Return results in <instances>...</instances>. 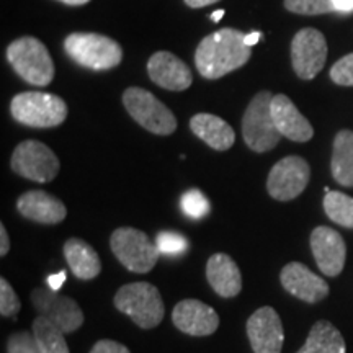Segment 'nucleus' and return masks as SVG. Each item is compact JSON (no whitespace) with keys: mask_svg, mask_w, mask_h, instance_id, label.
Returning <instances> with one entry per match:
<instances>
[{"mask_svg":"<svg viewBox=\"0 0 353 353\" xmlns=\"http://www.w3.org/2000/svg\"><path fill=\"white\" fill-rule=\"evenodd\" d=\"M252 48L245 44V33L223 28L203 38L195 52L198 72L205 79H221L250 59Z\"/></svg>","mask_w":353,"mask_h":353,"instance_id":"1","label":"nucleus"},{"mask_svg":"<svg viewBox=\"0 0 353 353\" xmlns=\"http://www.w3.org/2000/svg\"><path fill=\"white\" fill-rule=\"evenodd\" d=\"M114 307L126 314L141 329H154L165 316V306L156 286L136 281L121 286L114 294Z\"/></svg>","mask_w":353,"mask_h":353,"instance_id":"2","label":"nucleus"},{"mask_svg":"<svg viewBox=\"0 0 353 353\" xmlns=\"http://www.w3.org/2000/svg\"><path fill=\"white\" fill-rule=\"evenodd\" d=\"M7 59L25 82L37 87L50 85L54 77V63L50 51L38 38L23 37L8 44Z\"/></svg>","mask_w":353,"mask_h":353,"instance_id":"3","label":"nucleus"},{"mask_svg":"<svg viewBox=\"0 0 353 353\" xmlns=\"http://www.w3.org/2000/svg\"><path fill=\"white\" fill-rule=\"evenodd\" d=\"M64 50L79 65L94 70L117 68L123 50L114 39L99 33H72L64 39Z\"/></svg>","mask_w":353,"mask_h":353,"instance_id":"4","label":"nucleus"},{"mask_svg":"<svg viewBox=\"0 0 353 353\" xmlns=\"http://www.w3.org/2000/svg\"><path fill=\"white\" fill-rule=\"evenodd\" d=\"M12 117L30 128H54L68 118V105L57 95L44 92H23L13 97Z\"/></svg>","mask_w":353,"mask_h":353,"instance_id":"5","label":"nucleus"},{"mask_svg":"<svg viewBox=\"0 0 353 353\" xmlns=\"http://www.w3.org/2000/svg\"><path fill=\"white\" fill-rule=\"evenodd\" d=\"M273 95L268 90L259 92L250 100L242 118V136L255 152H268L280 143L281 132L272 117Z\"/></svg>","mask_w":353,"mask_h":353,"instance_id":"6","label":"nucleus"},{"mask_svg":"<svg viewBox=\"0 0 353 353\" xmlns=\"http://www.w3.org/2000/svg\"><path fill=\"white\" fill-rule=\"evenodd\" d=\"M110 247L123 267L134 273H148L156 267L161 252L148 234L134 228H118L110 237Z\"/></svg>","mask_w":353,"mask_h":353,"instance_id":"7","label":"nucleus"},{"mask_svg":"<svg viewBox=\"0 0 353 353\" xmlns=\"http://www.w3.org/2000/svg\"><path fill=\"white\" fill-rule=\"evenodd\" d=\"M123 103L132 120L144 130L159 136H169L176 130V118L169 108L157 100L149 90L130 87L123 95Z\"/></svg>","mask_w":353,"mask_h":353,"instance_id":"8","label":"nucleus"},{"mask_svg":"<svg viewBox=\"0 0 353 353\" xmlns=\"http://www.w3.org/2000/svg\"><path fill=\"white\" fill-rule=\"evenodd\" d=\"M12 170L23 179L38 183H46L59 174L61 162L46 144L28 139L20 143L12 154Z\"/></svg>","mask_w":353,"mask_h":353,"instance_id":"9","label":"nucleus"},{"mask_svg":"<svg viewBox=\"0 0 353 353\" xmlns=\"http://www.w3.org/2000/svg\"><path fill=\"white\" fill-rule=\"evenodd\" d=\"M311 179L309 164L299 156H288L278 161L267 179V190L278 201H291L298 198Z\"/></svg>","mask_w":353,"mask_h":353,"instance_id":"10","label":"nucleus"},{"mask_svg":"<svg viewBox=\"0 0 353 353\" xmlns=\"http://www.w3.org/2000/svg\"><path fill=\"white\" fill-rule=\"evenodd\" d=\"M327 59V43L324 34L314 28H304L291 41V63L294 72L304 81H312Z\"/></svg>","mask_w":353,"mask_h":353,"instance_id":"11","label":"nucleus"},{"mask_svg":"<svg viewBox=\"0 0 353 353\" xmlns=\"http://www.w3.org/2000/svg\"><path fill=\"white\" fill-rule=\"evenodd\" d=\"M33 307L39 316L50 319L64 334L76 332L83 324V312L79 304L68 296H63L51 288H37L32 293Z\"/></svg>","mask_w":353,"mask_h":353,"instance_id":"12","label":"nucleus"},{"mask_svg":"<svg viewBox=\"0 0 353 353\" xmlns=\"http://www.w3.org/2000/svg\"><path fill=\"white\" fill-rule=\"evenodd\" d=\"M245 329L254 353H281L285 332L275 309L270 306L257 309L247 321Z\"/></svg>","mask_w":353,"mask_h":353,"instance_id":"13","label":"nucleus"},{"mask_svg":"<svg viewBox=\"0 0 353 353\" xmlns=\"http://www.w3.org/2000/svg\"><path fill=\"white\" fill-rule=\"evenodd\" d=\"M311 250L324 275H341L347 259V245L341 234L327 226L316 228L311 232Z\"/></svg>","mask_w":353,"mask_h":353,"instance_id":"14","label":"nucleus"},{"mask_svg":"<svg viewBox=\"0 0 353 353\" xmlns=\"http://www.w3.org/2000/svg\"><path fill=\"white\" fill-rule=\"evenodd\" d=\"M172 321L180 332L193 337H206L219 327V316L208 304L198 299H183L174 307Z\"/></svg>","mask_w":353,"mask_h":353,"instance_id":"15","label":"nucleus"},{"mask_svg":"<svg viewBox=\"0 0 353 353\" xmlns=\"http://www.w3.org/2000/svg\"><path fill=\"white\" fill-rule=\"evenodd\" d=\"M280 281L290 294L311 304L322 301L329 294L327 281L299 262L285 265L280 273Z\"/></svg>","mask_w":353,"mask_h":353,"instance_id":"16","label":"nucleus"},{"mask_svg":"<svg viewBox=\"0 0 353 353\" xmlns=\"http://www.w3.org/2000/svg\"><path fill=\"white\" fill-rule=\"evenodd\" d=\"M148 72L154 83L167 90H187L193 82L188 65L169 51H157L152 54L148 63Z\"/></svg>","mask_w":353,"mask_h":353,"instance_id":"17","label":"nucleus"},{"mask_svg":"<svg viewBox=\"0 0 353 353\" xmlns=\"http://www.w3.org/2000/svg\"><path fill=\"white\" fill-rule=\"evenodd\" d=\"M272 117L278 131L285 138L296 141V143H306L314 136L311 123L307 121L306 117H303L296 105L286 95H273Z\"/></svg>","mask_w":353,"mask_h":353,"instance_id":"18","label":"nucleus"},{"mask_svg":"<svg viewBox=\"0 0 353 353\" xmlns=\"http://www.w3.org/2000/svg\"><path fill=\"white\" fill-rule=\"evenodd\" d=\"M17 208L23 218L41 224H57L68 216L64 203L43 190L23 193L17 201Z\"/></svg>","mask_w":353,"mask_h":353,"instance_id":"19","label":"nucleus"},{"mask_svg":"<svg viewBox=\"0 0 353 353\" xmlns=\"http://www.w3.org/2000/svg\"><path fill=\"white\" fill-rule=\"evenodd\" d=\"M206 280L221 298H234L242 290V275L228 254L211 255L206 263Z\"/></svg>","mask_w":353,"mask_h":353,"instance_id":"20","label":"nucleus"},{"mask_svg":"<svg viewBox=\"0 0 353 353\" xmlns=\"http://www.w3.org/2000/svg\"><path fill=\"white\" fill-rule=\"evenodd\" d=\"M190 130L216 151H228L234 145L236 132L223 118L210 113H198L190 120Z\"/></svg>","mask_w":353,"mask_h":353,"instance_id":"21","label":"nucleus"},{"mask_svg":"<svg viewBox=\"0 0 353 353\" xmlns=\"http://www.w3.org/2000/svg\"><path fill=\"white\" fill-rule=\"evenodd\" d=\"M64 257L68 262L70 272L79 280H94L101 272V262L99 254L85 241L70 237L64 244Z\"/></svg>","mask_w":353,"mask_h":353,"instance_id":"22","label":"nucleus"},{"mask_svg":"<svg viewBox=\"0 0 353 353\" xmlns=\"http://www.w3.org/2000/svg\"><path fill=\"white\" fill-rule=\"evenodd\" d=\"M296 353H347V345L332 322L317 321Z\"/></svg>","mask_w":353,"mask_h":353,"instance_id":"23","label":"nucleus"},{"mask_svg":"<svg viewBox=\"0 0 353 353\" xmlns=\"http://www.w3.org/2000/svg\"><path fill=\"white\" fill-rule=\"evenodd\" d=\"M330 169L335 182L343 187H353V131L342 130L337 132Z\"/></svg>","mask_w":353,"mask_h":353,"instance_id":"24","label":"nucleus"},{"mask_svg":"<svg viewBox=\"0 0 353 353\" xmlns=\"http://www.w3.org/2000/svg\"><path fill=\"white\" fill-rule=\"evenodd\" d=\"M32 327L41 353H69L64 332L59 327H56L50 319H46L44 316H38L33 321Z\"/></svg>","mask_w":353,"mask_h":353,"instance_id":"25","label":"nucleus"},{"mask_svg":"<svg viewBox=\"0 0 353 353\" xmlns=\"http://www.w3.org/2000/svg\"><path fill=\"white\" fill-rule=\"evenodd\" d=\"M324 211L339 226L353 229V198L342 192H329L324 196Z\"/></svg>","mask_w":353,"mask_h":353,"instance_id":"26","label":"nucleus"},{"mask_svg":"<svg viewBox=\"0 0 353 353\" xmlns=\"http://www.w3.org/2000/svg\"><path fill=\"white\" fill-rule=\"evenodd\" d=\"M180 208L188 218L203 219L210 213V201L200 190H190L180 198Z\"/></svg>","mask_w":353,"mask_h":353,"instance_id":"27","label":"nucleus"},{"mask_svg":"<svg viewBox=\"0 0 353 353\" xmlns=\"http://www.w3.org/2000/svg\"><path fill=\"white\" fill-rule=\"evenodd\" d=\"M286 10L298 15H322L334 10V0H285Z\"/></svg>","mask_w":353,"mask_h":353,"instance_id":"28","label":"nucleus"},{"mask_svg":"<svg viewBox=\"0 0 353 353\" xmlns=\"http://www.w3.org/2000/svg\"><path fill=\"white\" fill-rule=\"evenodd\" d=\"M156 245L159 252L164 255H182L183 252H187L188 250L190 242L183 234L164 231L157 234Z\"/></svg>","mask_w":353,"mask_h":353,"instance_id":"29","label":"nucleus"},{"mask_svg":"<svg viewBox=\"0 0 353 353\" xmlns=\"http://www.w3.org/2000/svg\"><path fill=\"white\" fill-rule=\"evenodd\" d=\"M20 299L7 278H0V314L3 317L15 316L20 311Z\"/></svg>","mask_w":353,"mask_h":353,"instance_id":"30","label":"nucleus"},{"mask_svg":"<svg viewBox=\"0 0 353 353\" xmlns=\"http://www.w3.org/2000/svg\"><path fill=\"white\" fill-rule=\"evenodd\" d=\"M7 353H41L32 332H17L8 337Z\"/></svg>","mask_w":353,"mask_h":353,"instance_id":"31","label":"nucleus"},{"mask_svg":"<svg viewBox=\"0 0 353 353\" xmlns=\"http://www.w3.org/2000/svg\"><path fill=\"white\" fill-rule=\"evenodd\" d=\"M330 79L343 87H353V52L343 56L330 69Z\"/></svg>","mask_w":353,"mask_h":353,"instance_id":"32","label":"nucleus"},{"mask_svg":"<svg viewBox=\"0 0 353 353\" xmlns=\"http://www.w3.org/2000/svg\"><path fill=\"white\" fill-rule=\"evenodd\" d=\"M90 353H131L130 348L117 341H110V339H103L99 341L92 347Z\"/></svg>","mask_w":353,"mask_h":353,"instance_id":"33","label":"nucleus"},{"mask_svg":"<svg viewBox=\"0 0 353 353\" xmlns=\"http://www.w3.org/2000/svg\"><path fill=\"white\" fill-rule=\"evenodd\" d=\"M48 286H50L51 290L54 291H59L61 288H63L64 281H65V272H59V273H54V275H50L48 276Z\"/></svg>","mask_w":353,"mask_h":353,"instance_id":"34","label":"nucleus"},{"mask_svg":"<svg viewBox=\"0 0 353 353\" xmlns=\"http://www.w3.org/2000/svg\"><path fill=\"white\" fill-rule=\"evenodd\" d=\"M8 250H10V239H8V234H7V229L6 226H0V255L2 257H6L8 254Z\"/></svg>","mask_w":353,"mask_h":353,"instance_id":"35","label":"nucleus"},{"mask_svg":"<svg viewBox=\"0 0 353 353\" xmlns=\"http://www.w3.org/2000/svg\"><path fill=\"white\" fill-rule=\"evenodd\" d=\"M334 10L339 13H353V0H334Z\"/></svg>","mask_w":353,"mask_h":353,"instance_id":"36","label":"nucleus"},{"mask_svg":"<svg viewBox=\"0 0 353 353\" xmlns=\"http://www.w3.org/2000/svg\"><path fill=\"white\" fill-rule=\"evenodd\" d=\"M216 2H219V0H185V3L192 8L208 7V6H213V3H216Z\"/></svg>","mask_w":353,"mask_h":353,"instance_id":"37","label":"nucleus"},{"mask_svg":"<svg viewBox=\"0 0 353 353\" xmlns=\"http://www.w3.org/2000/svg\"><path fill=\"white\" fill-rule=\"evenodd\" d=\"M260 38H262V33L260 32H252V33H245V44L247 46H255L260 41Z\"/></svg>","mask_w":353,"mask_h":353,"instance_id":"38","label":"nucleus"},{"mask_svg":"<svg viewBox=\"0 0 353 353\" xmlns=\"http://www.w3.org/2000/svg\"><path fill=\"white\" fill-rule=\"evenodd\" d=\"M59 2L68 3V6H83V3H88L90 0H59Z\"/></svg>","mask_w":353,"mask_h":353,"instance_id":"39","label":"nucleus"},{"mask_svg":"<svg viewBox=\"0 0 353 353\" xmlns=\"http://www.w3.org/2000/svg\"><path fill=\"white\" fill-rule=\"evenodd\" d=\"M223 17H224V10H223V8H221V10H216V12L211 13V20L216 21V23H218V21H219L221 19H223Z\"/></svg>","mask_w":353,"mask_h":353,"instance_id":"40","label":"nucleus"}]
</instances>
